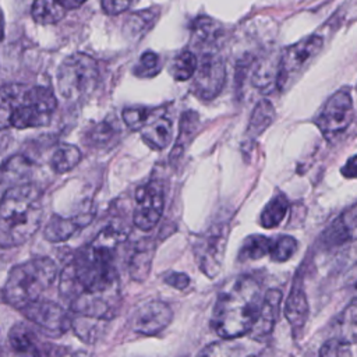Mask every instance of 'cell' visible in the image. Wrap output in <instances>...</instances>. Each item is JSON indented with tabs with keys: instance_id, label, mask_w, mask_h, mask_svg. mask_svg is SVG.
Segmentation results:
<instances>
[{
	"instance_id": "1",
	"label": "cell",
	"mask_w": 357,
	"mask_h": 357,
	"mask_svg": "<svg viewBox=\"0 0 357 357\" xmlns=\"http://www.w3.org/2000/svg\"><path fill=\"white\" fill-rule=\"evenodd\" d=\"M126 231L107 226L66 265L60 273V294L75 314L110 319L120 303L116 251Z\"/></svg>"
},
{
	"instance_id": "2",
	"label": "cell",
	"mask_w": 357,
	"mask_h": 357,
	"mask_svg": "<svg viewBox=\"0 0 357 357\" xmlns=\"http://www.w3.org/2000/svg\"><path fill=\"white\" fill-rule=\"evenodd\" d=\"M262 303L261 284L252 276H238L218 296L212 312V328L223 339L250 332Z\"/></svg>"
},
{
	"instance_id": "3",
	"label": "cell",
	"mask_w": 357,
	"mask_h": 357,
	"mask_svg": "<svg viewBox=\"0 0 357 357\" xmlns=\"http://www.w3.org/2000/svg\"><path fill=\"white\" fill-rule=\"evenodd\" d=\"M43 219L42 192L33 184L8 188L0 201V247L25 244L40 227Z\"/></svg>"
},
{
	"instance_id": "4",
	"label": "cell",
	"mask_w": 357,
	"mask_h": 357,
	"mask_svg": "<svg viewBox=\"0 0 357 357\" xmlns=\"http://www.w3.org/2000/svg\"><path fill=\"white\" fill-rule=\"evenodd\" d=\"M57 102L43 86L6 84L0 86V130L35 128L50 123Z\"/></svg>"
},
{
	"instance_id": "5",
	"label": "cell",
	"mask_w": 357,
	"mask_h": 357,
	"mask_svg": "<svg viewBox=\"0 0 357 357\" xmlns=\"http://www.w3.org/2000/svg\"><path fill=\"white\" fill-rule=\"evenodd\" d=\"M56 275L57 266L50 258H31L10 271L3 287V297L11 307L21 310L40 298L42 293L53 284Z\"/></svg>"
},
{
	"instance_id": "6",
	"label": "cell",
	"mask_w": 357,
	"mask_h": 357,
	"mask_svg": "<svg viewBox=\"0 0 357 357\" xmlns=\"http://www.w3.org/2000/svg\"><path fill=\"white\" fill-rule=\"evenodd\" d=\"M99 81L96 60L85 53H74L63 60L57 70V89L71 102L89 96Z\"/></svg>"
},
{
	"instance_id": "7",
	"label": "cell",
	"mask_w": 357,
	"mask_h": 357,
	"mask_svg": "<svg viewBox=\"0 0 357 357\" xmlns=\"http://www.w3.org/2000/svg\"><path fill=\"white\" fill-rule=\"evenodd\" d=\"M324 45V40L318 35H310L297 43L284 49L279 57V70L276 88L284 91L318 56Z\"/></svg>"
},
{
	"instance_id": "8",
	"label": "cell",
	"mask_w": 357,
	"mask_h": 357,
	"mask_svg": "<svg viewBox=\"0 0 357 357\" xmlns=\"http://www.w3.org/2000/svg\"><path fill=\"white\" fill-rule=\"evenodd\" d=\"M227 223H216L194 241V255L199 269L211 279L218 276L222 269L227 243Z\"/></svg>"
},
{
	"instance_id": "9",
	"label": "cell",
	"mask_w": 357,
	"mask_h": 357,
	"mask_svg": "<svg viewBox=\"0 0 357 357\" xmlns=\"http://www.w3.org/2000/svg\"><path fill=\"white\" fill-rule=\"evenodd\" d=\"M192 77L194 81L191 88L194 95L205 102L215 99L226 81V66L223 59L215 50L204 52Z\"/></svg>"
},
{
	"instance_id": "10",
	"label": "cell",
	"mask_w": 357,
	"mask_h": 357,
	"mask_svg": "<svg viewBox=\"0 0 357 357\" xmlns=\"http://www.w3.org/2000/svg\"><path fill=\"white\" fill-rule=\"evenodd\" d=\"M24 317L49 336H61L71 328L73 317L60 304L38 298L24 308Z\"/></svg>"
},
{
	"instance_id": "11",
	"label": "cell",
	"mask_w": 357,
	"mask_h": 357,
	"mask_svg": "<svg viewBox=\"0 0 357 357\" xmlns=\"http://www.w3.org/2000/svg\"><path fill=\"white\" fill-rule=\"evenodd\" d=\"M353 117V99L347 89H339L324 105L317 126L326 137H335L344 131Z\"/></svg>"
},
{
	"instance_id": "12",
	"label": "cell",
	"mask_w": 357,
	"mask_h": 357,
	"mask_svg": "<svg viewBox=\"0 0 357 357\" xmlns=\"http://www.w3.org/2000/svg\"><path fill=\"white\" fill-rule=\"evenodd\" d=\"M165 206L163 190L156 181H149L135 191V206L132 220L134 225L144 231L156 226L162 218Z\"/></svg>"
},
{
	"instance_id": "13",
	"label": "cell",
	"mask_w": 357,
	"mask_h": 357,
	"mask_svg": "<svg viewBox=\"0 0 357 357\" xmlns=\"http://www.w3.org/2000/svg\"><path fill=\"white\" fill-rule=\"evenodd\" d=\"M173 319V311L165 301L152 300L141 304L132 314L131 326L139 335H158Z\"/></svg>"
},
{
	"instance_id": "14",
	"label": "cell",
	"mask_w": 357,
	"mask_h": 357,
	"mask_svg": "<svg viewBox=\"0 0 357 357\" xmlns=\"http://www.w3.org/2000/svg\"><path fill=\"white\" fill-rule=\"evenodd\" d=\"M280 303H282L280 290L271 289L264 294L257 319H255L252 328L250 329L252 339L262 340V339H266L272 333L275 324L278 321V317H279Z\"/></svg>"
},
{
	"instance_id": "15",
	"label": "cell",
	"mask_w": 357,
	"mask_h": 357,
	"mask_svg": "<svg viewBox=\"0 0 357 357\" xmlns=\"http://www.w3.org/2000/svg\"><path fill=\"white\" fill-rule=\"evenodd\" d=\"M93 218L92 212L78 213L71 218H64L60 215H52L45 226V238L50 243H63L68 240L74 233L85 227Z\"/></svg>"
},
{
	"instance_id": "16",
	"label": "cell",
	"mask_w": 357,
	"mask_h": 357,
	"mask_svg": "<svg viewBox=\"0 0 357 357\" xmlns=\"http://www.w3.org/2000/svg\"><path fill=\"white\" fill-rule=\"evenodd\" d=\"M86 0H35L31 8L32 18L39 24L59 22L70 10L84 4Z\"/></svg>"
},
{
	"instance_id": "17",
	"label": "cell",
	"mask_w": 357,
	"mask_h": 357,
	"mask_svg": "<svg viewBox=\"0 0 357 357\" xmlns=\"http://www.w3.org/2000/svg\"><path fill=\"white\" fill-rule=\"evenodd\" d=\"M144 142L156 151L166 148L173 138L172 121L163 114L152 113L148 121L141 128Z\"/></svg>"
},
{
	"instance_id": "18",
	"label": "cell",
	"mask_w": 357,
	"mask_h": 357,
	"mask_svg": "<svg viewBox=\"0 0 357 357\" xmlns=\"http://www.w3.org/2000/svg\"><path fill=\"white\" fill-rule=\"evenodd\" d=\"M332 337L344 344L357 343V298L346 305L331 326Z\"/></svg>"
},
{
	"instance_id": "19",
	"label": "cell",
	"mask_w": 357,
	"mask_h": 357,
	"mask_svg": "<svg viewBox=\"0 0 357 357\" xmlns=\"http://www.w3.org/2000/svg\"><path fill=\"white\" fill-rule=\"evenodd\" d=\"M284 317L289 321L293 333H298L308 318L307 296L300 284H293L284 304Z\"/></svg>"
},
{
	"instance_id": "20",
	"label": "cell",
	"mask_w": 357,
	"mask_h": 357,
	"mask_svg": "<svg viewBox=\"0 0 357 357\" xmlns=\"http://www.w3.org/2000/svg\"><path fill=\"white\" fill-rule=\"evenodd\" d=\"M248 64L251 67L250 70L251 84L255 88L261 91H268L269 88L276 86L279 57L276 59L275 56H262L255 60H251V63Z\"/></svg>"
},
{
	"instance_id": "21",
	"label": "cell",
	"mask_w": 357,
	"mask_h": 357,
	"mask_svg": "<svg viewBox=\"0 0 357 357\" xmlns=\"http://www.w3.org/2000/svg\"><path fill=\"white\" fill-rule=\"evenodd\" d=\"M222 25L211 17H198L192 24V45L201 52L213 50L212 47L219 42L222 36Z\"/></svg>"
},
{
	"instance_id": "22",
	"label": "cell",
	"mask_w": 357,
	"mask_h": 357,
	"mask_svg": "<svg viewBox=\"0 0 357 357\" xmlns=\"http://www.w3.org/2000/svg\"><path fill=\"white\" fill-rule=\"evenodd\" d=\"M8 342L13 350L18 354H29V356L47 354V351L43 349V344L39 342L35 332H32L26 325H22V324L14 325L10 329Z\"/></svg>"
},
{
	"instance_id": "23",
	"label": "cell",
	"mask_w": 357,
	"mask_h": 357,
	"mask_svg": "<svg viewBox=\"0 0 357 357\" xmlns=\"http://www.w3.org/2000/svg\"><path fill=\"white\" fill-rule=\"evenodd\" d=\"M273 117H275V110L272 103L266 99L259 100L251 113L243 145L245 146L252 144L271 126V123L273 121Z\"/></svg>"
},
{
	"instance_id": "24",
	"label": "cell",
	"mask_w": 357,
	"mask_h": 357,
	"mask_svg": "<svg viewBox=\"0 0 357 357\" xmlns=\"http://www.w3.org/2000/svg\"><path fill=\"white\" fill-rule=\"evenodd\" d=\"M198 123H199V117H198V114L195 112L187 110L185 113L181 114L178 137H177L174 148H173V151L170 153V159L172 160H177L178 158H181L183 152L185 151V148L188 146L190 141L192 139V137L197 132Z\"/></svg>"
},
{
	"instance_id": "25",
	"label": "cell",
	"mask_w": 357,
	"mask_h": 357,
	"mask_svg": "<svg viewBox=\"0 0 357 357\" xmlns=\"http://www.w3.org/2000/svg\"><path fill=\"white\" fill-rule=\"evenodd\" d=\"M106 321L107 319H103V318L78 314V317L73 318L71 328L82 342L95 343L99 339V336L103 333V326Z\"/></svg>"
},
{
	"instance_id": "26",
	"label": "cell",
	"mask_w": 357,
	"mask_h": 357,
	"mask_svg": "<svg viewBox=\"0 0 357 357\" xmlns=\"http://www.w3.org/2000/svg\"><path fill=\"white\" fill-rule=\"evenodd\" d=\"M82 159L81 151L71 144H61L56 148L50 158V166L53 172L61 174L73 170Z\"/></svg>"
},
{
	"instance_id": "27",
	"label": "cell",
	"mask_w": 357,
	"mask_h": 357,
	"mask_svg": "<svg viewBox=\"0 0 357 357\" xmlns=\"http://www.w3.org/2000/svg\"><path fill=\"white\" fill-rule=\"evenodd\" d=\"M271 248H272L271 238L261 236V234H251L243 241L240 252H238V258L241 261L258 259V258H262L266 254H269Z\"/></svg>"
},
{
	"instance_id": "28",
	"label": "cell",
	"mask_w": 357,
	"mask_h": 357,
	"mask_svg": "<svg viewBox=\"0 0 357 357\" xmlns=\"http://www.w3.org/2000/svg\"><path fill=\"white\" fill-rule=\"evenodd\" d=\"M289 208V202L286 199V197L283 194H278L275 195L264 208L262 213H261V225L265 229H271L278 226Z\"/></svg>"
},
{
	"instance_id": "29",
	"label": "cell",
	"mask_w": 357,
	"mask_h": 357,
	"mask_svg": "<svg viewBox=\"0 0 357 357\" xmlns=\"http://www.w3.org/2000/svg\"><path fill=\"white\" fill-rule=\"evenodd\" d=\"M197 57L191 50L180 52L170 63V74L176 81L190 79L197 68Z\"/></svg>"
},
{
	"instance_id": "30",
	"label": "cell",
	"mask_w": 357,
	"mask_h": 357,
	"mask_svg": "<svg viewBox=\"0 0 357 357\" xmlns=\"http://www.w3.org/2000/svg\"><path fill=\"white\" fill-rule=\"evenodd\" d=\"M151 262H152V250L151 245L145 247H138L135 252L131 257L130 261V273L135 280H144L151 269Z\"/></svg>"
},
{
	"instance_id": "31",
	"label": "cell",
	"mask_w": 357,
	"mask_h": 357,
	"mask_svg": "<svg viewBox=\"0 0 357 357\" xmlns=\"http://www.w3.org/2000/svg\"><path fill=\"white\" fill-rule=\"evenodd\" d=\"M156 17H158V13L151 8L134 13L126 21V28L131 35H142L153 25V22L156 21Z\"/></svg>"
},
{
	"instance_id": "32",
	"label": "cell",
	"mask_w": 357,
	"mask_h": 357,
	"mask_svg": "<svg viewBox=\"0 0 357 357\" xmlns=\"http://www.w3.org/2000/svg\"><path fill=\"white\" fill-rule=\"evenodd\" d=\"M162 68L160 57L155 52H144L134 68V74L141 78L155 77Z\"/></svg>"
},
{
	"instance_id": "33",
	"label": "cell",
	"mask_w": 357,
	"mask_h": 357,
	"mask_svg": "<svg viewBox=\"0 0 357 357\" xmlns=\"http://www.w3.org/2000/svg\"><path fill=\"white\" fill-rule=\"evenodd\" d=\"M297 250V240L291 236H280L275 243H272L271 257L276 262H284L291 258Z\"/></svg>"
},
{
	"instance_id": "34",
	"label": "cell",
	"mask_w": 357,
	"mask_h": 357,
	"mask_svg": "<svg viewBox=\"0 0 357 357\" xmlns=\"http://www.w3.org/2000/svg\"><path fill=\"white\" fill-rule=\"evenodd\" d=\"M335 222L339 226L346 241L356 240L357 238V204L353 205L350 209H347Z\"/></svg>"
},
{
	"instance_id": "35",
	"label": "cell",
	"mask_w": 357,
	"mask_h": 357,
	"mask_svg": "<svg viewBox=\"0 0 357 357\" xmlns=\"http://www.w3.org/2000/svg\"><path fill=\"white\" fill-rule=\"evenodd\" d=\"M153 112L148 107H127L123 110V120L131 130H141Z\"/></svg>"
},
{
	"instance_id": "36",
	"label": "cell",
	"mask_w": 357,
	"mask_h": 357,
	"mask_svg": "<svg viewBox=\"0 0 357 357\" xmlns=\"http://www.w3.org/2000/svg\"><path fill=\"white\" fill-rule=\"evenodd\" d=\"M116 134H117V128H116L114 123L105 120V121L99 123L98 126H95L88 132V137H89L91 144H95V145L100 146L103 144H107Z\"/></svg>"
},
{
	"instance_id": "37",
	"label": "cell",
	"mask_w": 357,
	"mask_h": 357,
	"mask_svg": "<svg viewBox=\"0 0 357 357\" xmlns=\"http://www.w3.org/2000/svg\"><path fill=\"white\" fill-rule=\"evenodd\" d=\"M29 170H31L29 162L21 155H15L10 158L1 167V172L4 174H8L10 177H25L29 173Z\"/></svg>"
},
{
	"instance_id": "38",
	"label": "cell",
	"mask_w": 357,
	"mask_h": 357,
	"mask_svg": "<svg viewBox=\"0 0 357 357\" xmlns=\"http://www.w3.org/2000/svg\"><path fill=\"white\" fill-rule=\"evenodd\" d=\"M138 0H100L102 8L109 15H117L137 4Z\"/></svg>"
},
{
	"instance_id": "39",
	"label": "cell",
	"mask_w": 357,
	"mask_h": 357,
	"mask_svg": "<svg viewBox=\"0 0 357 357\" xmlns=\"http://www.w3.org/2000/svg\"><path fill=\"white\" fill-rule=\"evenodd\" d=\"M321 356H342V354H350V349L349 344H344L342 342H339L335 337H331L329 340H326L321 350H319Z\"/></svg>"
},
{
	"instance_id": "40",
	"label": "cell",
	"mask_w": 357,
	"mask_h": 357,
	"mask_svg": "<svg viewBox=\"0 0 357 357\" xmlns=\"http://www.w3.org/2000/svg\"><path fill=\"white\" fill-rule=\"evenodd\" d=\"M165 282L177 290H184L190 284V278L181 272H170L165 276Z\"/></svg>"
},
{
	"instance_id": "41",
	"label": "cell",
	"mask_w": 357,
	"mask_h": 357,
	"mask_svg": "<svg viewBox=\"0 0 357 357\" xmlns=\"http://www.w3.org/2000/svg\"><path fill=\"white\" fill-rule=\"evenodd\" d=\"M344 287L351 294L353 298H357V262L350 266L344 275Z\"/></svg>"
},
{
	"instance_id": "42",
	"label": "cell",
	"mask_w": 357,
	"mask_h": 357,
	"mask_svg": "<svg viewBox=\"0 0 357 357\" xmlns=\"http://www.w3.org/2000/svg\"><path fill=\"white\" fill-rule=\"evenodd\" d=\"M342 174L347 178H357V155L346 162L342 167Z\"/></svg>"
},
{
	"instance_id": "43",
	"label": "cell",
	"mask_w": 357,
	"mask_h": 357,
	"mask_svg": "<svg viewBox=\"0 0 357 357\" xmlns=\"http://www.w3.org/2000/svg\"><path fill=\"white\" fill-rule=\"evenodd\" d=\"M3 38H4V17L0 10V40H3Z\"/></svg>"
}]
</instances>
